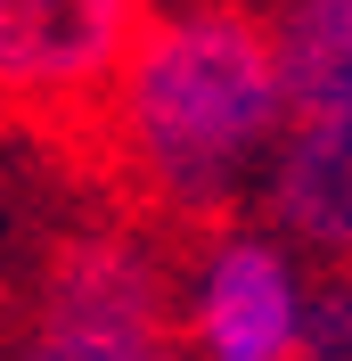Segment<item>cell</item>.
<instances>
[{
    "label": "cell",
    "mask_w": 352,
    "mask_h": 361,
    "mask_svg": "<svg viewBox=\"0 0 352 361\" xmlns=\"http://www.w3.org/2000/svg\"><path fill=\"white\" fill-rule=\"evenodd\" d=\"M287 132V90L263 42V8H139V33L99 99V140L139 205L205 230L254 205Z\"/></svg>",
    "instance_id": "1"
},
{
    "label": "cell",
    "mask_w": 352,
    "mask_h": 361,
    "mask_svg": "<svg viewBox=\"0 0 352 361\" xmlns=\"http://www.w3.org/2000/svg\"><path fill=\"white\" fill-rule=\"evenodd\" d=\"M0 361H180L172 255L139 222H82L33 271L25 320Z\"/></svg>",
    "instance_id": "2"
},
{
    "label": "cell",
    "mask_w": 352,
    "mask_h": 361,
    "mask_svg": "<svg viewBox=\"0 0 352 361\" xmlns=\"http://www.w3.org/2000/svg\"><path fill=\"white\" fill-rule=\"evenodd\" d=\"M303 304H311V263L254 214L189 230V247L172 255L180 361H295Z\"/></svg>",
    "instance_id": "3"
},
{
    "label": "cell",
    "mask_w": 352,
    "mask_h": 361,
    "mask_svg": "<svg viewBox=\"0 0 352 361\" xmlns=\"http://www.w3.org/2000/svg\"><path fill=\"white\" fill-rule=\"evenodd\" d=\"M132 33V0H0V115H99Z\"/></svg>",
    "instance_id": "4"
},
{
    "label": "cell",
    "mask_w": 352,
    "mask_h": 361,
    "mask_svg": "<svg viewBox=\"0 0 352 361\" xmlns=\"http://www.w3.org/2000/svg\"><path fill=\"white\" fill-rule=\"evenodd\" d=\"M246 214L279 230L311 271H352V115L287 123Z\"/></svg>",
    "instance_id": "5"
},
{
    "label": "cell",
    "mask_w": 352,
    "mask_h": 361,
    "mask_svg": "<svg viewBox=\"0 0 352 361\" xmlns=\"http://www.w3.org/2000/svg\"><path fill=\"white\" fill-rule=\"evenodd\" d=\"M263 42L287 90V123L352 115V0H279L263 8Z\"/></svg>",
    "instance_id": "6"
},
{
    "label": "cell",
    "mask_w": 352,
    "mask_h": 361,
    "mask_svg": "<svg viewBox=\"0 0 352 361\" xmlns=\"http://www.w3.org/2000/svg\"><path fill=\"white\" fill-rule=\"evenodd\" d=\"M295 361H352V271H311L303 353Z\"/></svg>",
    "instance_id": "7"
}]
</instances>
